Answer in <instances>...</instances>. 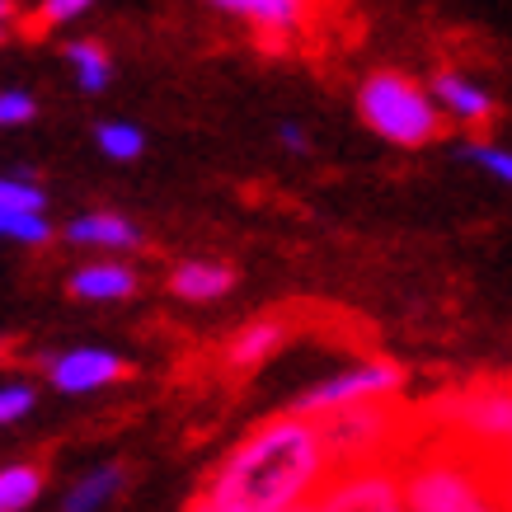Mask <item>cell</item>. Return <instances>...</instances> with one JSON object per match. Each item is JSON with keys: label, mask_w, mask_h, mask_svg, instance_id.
Wrapping results in <instances>:
<instances>
[{"label": "cell", "mask_w": 512, "mask_h": 512, "mask_svg": "<svg viewBox=\"0 0 512 512\" xmlns=\"http://www.w3.org/2000/svg\"><path fill=\"white\" fill-rule=\"evenodd\" d=\"M329 447L320 437V423L311 414H273L259 428H249L226 461L212 470L202 494L212 498L221 512H282L315 498L320 484L329 480Z\"/></svg>", "instance_id": "obj_1"}, {"label": "cell", "mask_w": 512, "mask_h": 512, "mask_svg": "<svg viewBox=\"0 0 512 512\" xmlns=\"http://www.w3.org/2000/svg\"><path fill=\"white\" fill-rule=\"evenodd\" d=\"M395 456L409 512H508L498 498V466L456 437L414 419V433Z\"/></svg>", "instance_id": "obj_2"}, {"label": "cell", "mask_w": 512, "mask_h": 512, "mask_svg": "<svg viewBox=\"0 0 512 512\" xmlns=\"http://www.w3.org/2000/svg\"><path fill=\"white\" fill-rule=\"evenodd\" d=\"M357 113H362V123L372 127L376 137L409 146V151L437 141V132H442V109H437L433 90L414 85L400 71H376V76L362 80Z\"/></svg>", "instance_id": "obj_3"}, {"label": "cell", "mask_w": 512, "mask_h": 512, "mask_svg": "<svg viewBox=\"0 0 512 512\" xmlns=\"http://www.w3.org/2000/svg\"><path fill=\"white\" fill-rule=\"evenodd\" d=\"M320 437L329 447L334 466H353V461H376V456H395L404 437L414 433V414H404L395 400H362L343 404L320 414Z\"/></svg>", "instance_id": "obj_4"}, {"label": "cell", "mask_w": 512, "mask_h": 512, "mask_svg": "<svg viewBox=\"0 0 512 512\" xmlns=\"http://www.w3.org/2000/svg\"><path fill=\"white\" fill-rule=\"evenodd\" d=\"M315 512H409L404 508L400 456L334 466L315 494Z\"/></svg>", "instance_id": "obj_5"}, {"label": "cell", "mask_w": 512, "mask_h": 512, "mask_svg": "<svg viewBox=\"0 0 512 512\" xmlns=\"http://www.w3.org/2000/svg\"><path fill=\"white\" fill-rule=\"evenodd\" d=\"M404 390V367L400 362H386V357H367V362H353L343 372L315 381L311 390L296 395V414H329V409H343V404H362V400H395Z\"/></svg>", "instance_id": "obj_6"}, {"label": "cell", "mask_w": 512, "mask_h": 512, "mask_svg": "<svg viewBox=\"0 0 512 512\" xmlns=\"http://www.w3.org/2000/svg\"><path fill=\"white\" fill-rule=\"evenodd\" d=\"M132 372L123 357L109 353V348H71V353H57L47 362V376L62 395H94V390L113 386Z\"/></svg>", "instance_id": "obj_7"}, {"label": "cell", "mask_w": 512, "mask_h": 512, "mask_svg": "<svg viewBox=\"0 0 512 512\" xmlns=\"http://www.w3.org/2000/svg\"><path fill=\"white\" fill-rule=\"evenodd\" d=\"M433 99L447 118H456V123H466V127H480V123L494 118V99H489V90L475 85L470 76H461V71H442V76L433 80Z\"/></svg>", "instance_id": "obj_8"}, {"label": "cell", "mask_w": 512, "mask_h": 512, "mask_svg": "<svg viewBox=\"0 0 512 512\" xmlns=\"http://www.w3.org/2000/svg\"><path fill=\"white\" fill-rule=\"evenodd\" d=\"M66 240L85 249H104V254H127V249H141V231L118 212H85L66 226Z\"/></svg>", "instance_id": "obj_9"}, {"label": "cell", "mask_w": 512, "mask_h": 512, "mask_svg": "<svg viewBox=\"0 0 512 512\" xmlns=\"http://www.w3.org/2000/svg\"><path fill=\"white\" fill-rule=\"evenodd\" d=\"M235 287V268L217 264V259H188L170 273V292L179 301H217Z\"/></svg>", "instance_id": "obj_10"}, {"label": "cell", "mask_w": 512, "mask_h": 512, "mask_svg": "<svg viewBox=\"0 0 512 512\" xmlns=\"http://www.w3.org/2000/svg\"><path fill=\"white\" fill-rule=\"evenodd\" d=\"M132 292H137V273L127 264H113V259H99V264H85L71 273L76 301H127Z\"/></svg>", "instance_id": "obj_11"}, {"label": "cell", "mask_w": 512, "mask_h": 512, "mask_svg": "<svg viewBox=\"0 0 512 512\" xmlns=\"http://www.w3.org/2000/svg\"><path fill=\"white\" fill-rule=\"evenodd\" d=\"M212 5L231 10V15H245L254 29L273 33V38L296 33L306 24V10H311V0H212Z\"/></svg>", "instance_id": "obj_12"}, {"label": "cell", "mask_w": 512, "mask_h": 512, "mask_svg": "<svg viewBox=\"0 0 512 512\" xmlns=\"http://www.w3.org/2000/svg\"><path fill=\"white\" fill-rule=\"evenodd\" d=\"M282 343H287V325L282 320H254V325L235 329V339L226 343V362H231L235 372H249V367L268 362Z\"/></svg>", "instance_id": "obj_13"}, {"label": "cell", "mask_w": 512, "mask_h": 512, "mask_svg": "<svg viewBox=\"0 0 512 512\" xmlns=\"http://www.w3.org/2000/svg\"><path fill=\"white\" fill-rule=\"evenodd\" d=\"M118 489H123V470L118 466L90 470V475L62 498V512H104L113 498H118Z\"/></svg>", "instance_id": "obj_14"}, {"label": "cell", "mask_w": 512, "mask_h": 512, "mask_svg": "<svg viewBox=\"0 0 512 512\" xmlns=\"http://www.w3.org/2000/svg\"><path fill=\"white\" fill-rule=\"evenodd\" d=\"M66 62H71V71H76V80H80V90L85 94H99L113 76L109 52H104L99 43H71L66 47Z\"/></svg>", "instance_id": "obj_15"}, {"label": "cell", "mask_w": 512, "mask_h": 512, "mask_svg": "<svg viewBox=\"0 0 512 512\" xmlns=\"http://www.w3.org/2000/svg\"><path fill=\"white\" fill-rule=\"evenodd\" d=\"M43 494V470L38 466H5L0 470V512H24Z\"/></svg>", "instance_id": "obj_16"}, {"label": "cell", "mask_w": 512, "mask_h": 512, "mask_svg": "<svg viewBox=\"0 0 512 512\" xmlns=\"http://www.w3.org/2000/svg\"><path fill=\"white\" fill-rule=\"evenodd\" d=\"M0 240H15V245H47L52 226L43 212H5L0 207Z\"/></svg>", "instance_id": "obj_17"}, {"label": "cell", "mask_w": 512, "mask_h": 512, "mask_svg": "<svg viewBox=\"0 0 512 512\" xmlns=\"http://www.w3.org/2000/svg\"><path fill=\"white\" fill-rule=\"evenodd\" d=\"M94 141H99V151L109 160H137L141 151H146V137H141V127H132V123H104L94 132Z\"/></svg>", "instance_id": "obj_18"}, {"label": "cell", "mask_w": 512, "mask_h": 512, "mask_svg": "<svg viewBox=\"0 0 512 512\" xmlns=\"http://www.w3.org/2000/svg\"><path fill=\"white\" fill-rule=\"evenodd\" d=\"M0 207L5 212H43V188L33 184V179L0 174Z\"/></svg>", "instance_id": "obj_19"}, {"label": "cell", "mask_w": 512, "mask_h": 512, "mask_svg": "<svg viewBox=\"0 0 512 512\" xmlns=\"http://www.w3.org/2000/svg\"><path fill=\"white\" fill-rule=\"evenodd\" d=\"M29 409H33V386H24V381L0 386V423H19Z\"/></svg>", "instance_id": "obj_20"}, {"label": "cell", "mask_w": 512, "mask_h": 512, "mask_svg": "<svg viewBox=\"0 0 512 512\" xmlns=\"http://www.w3.org/2000/svg\"><path fill=\"white\" fill-rule=\"evenodd\" d=\"M466 156L475 160L480 170L494 174V179L512 184V151H503V146H466Z\"/></svg>", "instance_id": "obj_21"}, {"label": "cell", "mask_w": 512, "mask_h": 512, "mask_svg": "<svg viewBox=\"0 0 512 512\" xmlns=\"http://www.w3.org/2000/svg\"><path fill=\"white\" fill-rule=\"evenodd\" d=\"M33 113H38V104H33V94H24V90H5V94H0V127H19V123H29Z\"/></svg>", "instance_id": "obj_22"}, {"label": "cell", "mask_w": 512, "mask_h": 512, "mask_svg": "<svg viewBox=\"0 0 512 512\" xmlns=\"http://www.w3.org/2000/svg\"><path fill=\"white\" fill-rule=\"evenodd\" d=\"M94 0H43V24H66V19L85 15Z\"/></svg>", "instance_id": "obj_23"}, {"label": "cell", "mask_w": 512, "mask_h": 512, "mask_svg": "<svg viewBox=\"0 0 512 512\" xmlns=\"http://www.w3.org/2000/svg\"><path fill=\"white\" fill-rule=\"evenodd\" d=\"M282 146H287V151H306V132H301V127L296 123H282Z\"/></svg>", "instance_id": "obj_24"}, {"label": "cell", "mask_w": 512, "mask_h": 512, "mask_svg": "<svg viewBox=\"0 0 512 512\" xmlns=\"http://www.w3.org/2000/svg\"><path fill=\"white\" fill-rule=\"evenodd\" d=\"M498 498H503V508L512 512V466H498Z\"/></svg>", "instance_id": "obj_25"}, {"label": "cell", "mask_w": 512, "mask_h": 512, "mask_svg": "<svg viewBox=\"0 0 512 512\" xmlns=\"http://www.w3.org/2000/svg\"><path fill=\"white\" fill-rule=\"evenodd\" d=\"M184 512H221V508H217V503H212V498H207V494H198V498H193V503H188Z\"/></svg>", "instance_id": "obj_26"}, {"label": "cell", "mask_w": 512, "mask_h": 512, "mask_svg": "<svg viewBox=\"0 0 512 512\" xmlns=\"http://www.w3.org/2000/svg\"><path fill=\"white\" fill-rule=\"evenodd\" d=\"M494 466H512V433H508V442H503V451L494 456Z\"/></svg>", "instance_id": "obj_27"}, {"label": "cell", "mask_w": 512, "mask_h": 512, "mask_svg": "<svg viewBox=\"0 0 512 512\" xmlns=\"http://www.w3.org/2000/svg\"><path fill=\"white\" fill-rule=\"evenodd\" d=\"M282 512H315V498H301V503H292V508H282Z\"/></svg>", "instance_id": "obj_28"}, {"label": "cell", "mask_w": 512, "mask_h": 512, "mask_svg": "<svg viewBox=\"0 0 512 512\" xmlns=\"http://www.w3.org/2000/svg\"><path fill=\"white\" fill-rule=\"evenodd\" d=\"M0 19H10V0H0Z\"/></svg>", "instance_id": "obj_29"}, {"label": "cell", "mask_w": 512, "mask_h": 512, "mask_svg": "<svg viewBox=\"0 0 512 512\" xmlns=\"http://www.w3.org/2000/svg\"><path fill=\"white\" fill-rule=\"evenodd\" d=\"M0 38H5V19H0Z\"/></svg>", "instance_id": "obj_30"}]
</instances>
